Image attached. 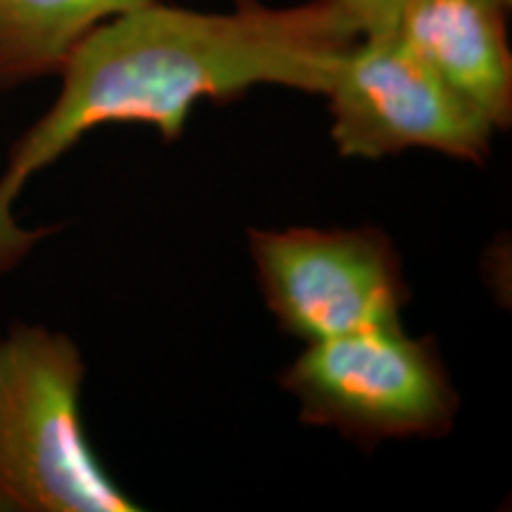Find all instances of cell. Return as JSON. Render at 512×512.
I'll return each instance as SVG.
<instances>
[{
    "instance_id": "6da1fadb",
    "label": "cell",
    "mask_w": 512,
    "mask_h": 512,
    "mask_svg": "<svg viewBox=\"0 0 512 512\" xmlns=\"http://www.w3.org/2000/svg\"><path fill=\"white\" fill-rule=\"evenodd\" d=\"M361 38L335 0L266 8L235 0L233 12H195L157 0L95 27L62 67L55 105L17 140L0 176V275L50 230H24L12 202L88 131L145 124L169 143L183 136L200 100L230 102L254 86L323 95L347 50Z\"/></svg>"
},
{
    "instance_id": "7a4b0ae2",
    "label": "cell",
    "mask_w": 512,
    "mask_h": 512,
    "mask_svg": "<svg viewBox=\"0 0 512 512\" xmlns=\"http://www.w3.org/2000/svg\"><path fill=\"white\" fill-rule=\"evenodd\" d=\"M86 368L67 335L17 325L0 339V512H136L81 420Z\"/></svg>"
},
{
    "instance_id": "3957f363",
    "label": "cell",
    "mask_w": 512,
    "mask_h": 512,
    "mask_svg": "<svg viewBox=\"0 0 512 512\" xmlns=\"http://www.w3.org/2000/svg\"><path fill=\"white\" fill-rule=\"evenodd\" d=\"M278 382L299 401V420L363 448L444 437L460 406L434 337L406 335L401 320L311 342Z\"/></svg>"
},
{
    "instance_id": "277c9868",
    "label": "cell",
    "mask_w": 512,
    "mask_h": 512,
    "mask_svg": "<svg viewBox=\"0 0 512 512\" xmlns=\"http://www.w3.org/2000/svg\"><path fill=\"white\" fill-rule=\"evenodd\" d=\"M256 283L278 328L304 342L399 323L411 299L380 228L249 230Z\"/></svg>"
},
{
    "instance_id": "5b68a950",
    "label": "cell",
    "mask_w": 512,
    "mask_h": 512,
    "mask_svg": "<svg viewBox=\"0 0 512 512\" xmlns=\"http://www.w3.org/2000/svg\"><path fill=\"white\" fill-rule=\"evenodd\" d=\"M325 98L339 155L380 159L411 147L484 164L494 128L460 100L399 31L361 36L339 57Z\"/></svg>"
},
{
    "instance_id": "8992f818",
    "label": "cell",
    "mask_w": 512,
    "mask_h": 512,
    "mask_svg": "<svg viewBox=\"0 0 512 512\" xmlns=\"http://www.w3.org/2000/svg\"><path fill=\"white\" fill-rule=\"evenodd\" d=\"M494 0H408L399 34L491 128L512 124V53Z\"/></svg>"
},
{
    "instance_id": "52a82bcc",
    "label": "cell",
    "mask_w": 512,
    "mask_h": 512,
    "mask_svg": "<svg viewBox=\"0 0 512 512\" xmlns=\"http://www.w3.org/2000/svg\"><path fill=\"white\" fill-rule=\"evenodd\" d=\"M152 0H0V88L60 74L95 27Z\"/></svg>"
},
{
    "instance_id": "ba28073f",
    "label": "cell",
    "mask_w": 512,
    "mask_h": 512,
    "mask_svg": "<svg viewBox=\"0 0 512 512\" xmlns=\"http://www.w3.org/2000/svg\"><path fill=\"white\" fill-rule=\"evenodd\" d=\"M354 19L361 36H387L399 31L408 0H335Z\"/></svg>"
},
{
    "instance_id": "9c48e42d",
    "label": "cell",
    "mask_w": 512,
    "mask_h": 512,
    "mask_svg": "<svg viewBox=\"0 0 512 512\" xmlns=\"http://www.w3.org/2000/svg\"><path fill=\"white\" fill-rule=\"evenodd\" d=\"M494 3H496V5H501L503 10H510V3H512V0H494Z\"/></svg>"
}]
</instances>
